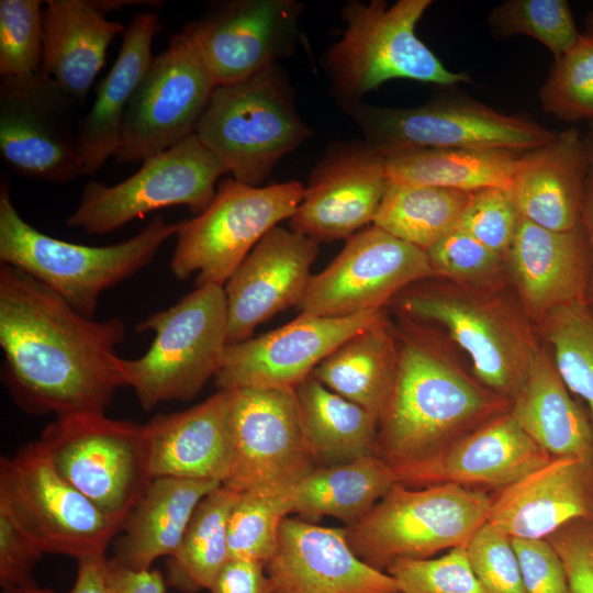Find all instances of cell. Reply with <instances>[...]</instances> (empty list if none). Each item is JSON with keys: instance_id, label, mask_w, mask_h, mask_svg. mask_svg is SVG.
I'll return each mask as SVG.
<instances>
[{"instance_id": "cell-1", "label": "cell", "mask_w": 593, "mask_h": 593, "mask_svg": "<svg viewBox=\"0 0 593 593\" xmlns=\"http://www.w3.org/2000/svg\"><path fill=\"white\" fill-rule=\"evenodd\" d=\"M119 317L96 321L24 271L0 264L2 382L31 415L104 413L126 382Z\"/></svg>"}, {"instance_id": "cell-2", "label": "cell", "mask_w": 593, "mask_h": 593, "mask_svg": "<svg viewBox=\"0 0 593 593\" xmlns=\"http://www.w3.org/2000/svg\"><path fill=\"white\" fill-rule=\"evenodd\" d=\"M511 405L425 343L409 338L398 350L394 382L379 419L377 456L393 471L419 463Z\"/></svg>"}, {"instance_id": "cell-3", "label": "cell", "mask_w": 593, "mask_h": 593, "mask_svg": "<svg viewBox=\"0 0 593 593\" xmlns=\"http://www.w3.org/2000/svg\"><path fill=\"white\" fill-rule=\"evenodd\" d=\"M180 222L156 215L136 235L109 246L61 240L25 222L0 187V264L20 269L93 318L101 294L148 266L161 246L176 236Z\"/></svg>"}, {"instance_id": "cell-4", "label": "cell", "mask_w": 593, "mask_h": 593, "mask_svg": "<svg viewBox=\"0 0 593 593\" xmlns=\"http://www.w3.org/2000/svg\"><path fill=\"white\" fill-rule=\"evenodd\" d=\"M430 0L348 2L342 10V38L326 52L323 65L332 90L343 105L391 79H412L440 86L469 82L465 72L445 67L416 36L415 26Z\"/></svg>"}, {"instance_id": "cell-5", "label": "cell", "mask_w": 593, "mask_h": 593, "mask_svg": "<svg viewBox=\"0 0 593 593\" xmlns=\"http://www.w3.org/2000/svg\"><path fill=\"white\" fill-rule=\"evenodd\" d=\"M136 329L153 332L154 340L136 359L120 357V367L142 409L190 401L214 379L227 347L224 287H195L170 307L149 315Z\"/></svg>"}, {"instance_id": "cell-6", "label": "cell", "mask_w": 593, "mask_h": 593, "mask_svg": "<svg viewBox=\"0 0 593 593\" xmlns=\"http://www.w3.org/2000/svg\"><path fill=\"white\" fill-rule=\"evenodd\" d=\"M194 134L232 178L253 187L310 135L276 65L238 82L217 86Z\"/></svg>"}, {"instance_id": "cell-7", "label": "cell", "mask_w": 593, "mask_h": 593, "mask_svg": "<svg viewBox=\"0 0 593 593\" xmlns=\"http://www.w3.org/2000/svg\"><path fill=\"white\" fill-rule=\"evenodd\" d=\"M491 495L456 484L412 489L395 482L359 522L345 527L351 550L385 571L396 559H426L467 547L488 522Z\"/></svg>"}, {"instance_id": "cell-8", "label": "cell", "mask_w": 593, "mask_h": 593, "mask_svg": "<svg viewBox=\"0 0 593 593\" xmlns=\"http://www.w3.org/2000/svg\"><path fill=\"white\" fill-rule=\"evenodd\" d=\"M38 440L60 475L121 529L153 480L144 425L75 414L55 417Z\"/></svg>"}, {"instance_id": "cell-9", "label": "cell", "mask_w": 593, "mask_h": 593, "mask_svg": "<svg viewBox=\"0 0 593 593\" xmlns=\"http://www.w3.org/2000/svg\"><path fill=\"white\" fill-rule=\"evenodd\" d=\"M381 154L416 148L505 149L526 153L551 141L556 132L523 115L501 113L469 97L441 98L413 108L345 105Z\"/></svg>"}, {"instance_id": "cell-10", "label": "cell", "mask_w": 593, "mask_h": 593, "mask_svg": "<svg viewBox=\"0 0 593 593\" xmlns=\"http://www.w3.org/2000/svg\"><path fill=\"white\" fill-rule=\"evenodd\" d=\"M0 510L44 553L77 561L105 555L120 532V526L60 475L38 439L12 457H1Z\"/></svg>"}, {"instance_id": "cell-11", "label": "cell", "mask_w": 593, "mask_h": 593, "mask_svg": "<svg viewBox=\"0 0 593 593\" xmlns=\"http://www.w3.org/2000/svg\"><path fill=\"white\" fill-rule=\"evenodd\" d=\"M299 181L253 187L222 180L212 203L180 222L170 270L178 280L195 275V287H224L232 273L275 226L291 219L303 199Z\"/></svg>"}, {"instance_id": "cell-12", "label": "cell", "mask_w": 593, "mask_h": 593, "mask_svg": "<svg viewBox=\"0 0 593 593\" xmlns=\"http://www.w3.org/2000/svg\"><path fill=\"white\" fill-rule=\"evenodd\" d=\"M225 174L221 161L192 134L148 157L134 175L114 186L87 182L66 225L103 235L174 205H184L199 215L212 203L216 182Z\"/></svg>"}, {"instance_id": "cell-13", "label": "cell", "mask_w": 593, "mask_h": 593, "mask_svg": "<svg viewBox=\"0 0 593 593\" xmlns=\"http://www.w3.org/2000/svg\"><path fill=\"white\" fill-rule=\"evenodd\" d=\"M231 391L232 465L222 484L235 492L290 493L317 465L294 389Z\"/></svg>"}, {"instance_id": "cell-14", "label": "cell", "mask_w": 593, "mask_h": 593, "mask_svg": "<svg viewBox=\"0 0 593 593\" xmlns=\"http://www.w3.org/2000/svg\"><path fill=\"white\" fill-rule=\"evenodd\" d=\"M215 87L193 41L175 34L128 104L115 159L144 161L194 134Z\"/></svg>"}, {"instance_id": "cell-15", "label": "cell", "mask_w": 593, "mask_h": 593, "mask_svg": "<svg viewBox=\"0 0 593 593\" xmlns=\"http://www.w3.org/2000/svg\"><path fill=\"white\" fill-rule=\"evenodd\" d=\"M76 102L42 71L0 77V156L14 174L68 183L82 176Z\"/></svg>"}, {"instance_id": "cell-16", "label": "cell", "mask_w": 593, "mask_h": 593, "mask_svg": "<svg viewBox=\"0 0 593 593\" xmlns=\"http://www.w3.org/2000/svg\"><path fill=\"white\" fill-rule=\"evenodd\" d=\"M434 276L425 250L371 224L311 276L298 309L328 317L380 311L409 286Z\"/></svg>"}, {"instance_id": "cell-17", "label": "cell", "mask_w": 593, "mask_h": 593, "mask_svg": "<svg viewBox=\"0 0 593 593\" xmlns=\"http://www.w3.org/2000/svg\"><path fill=\"white\" fill-rule=\"evenodd\" d=\"M398 295L405 315L443 325L469 355L479 380L512 402L537 348L510 314L479 296L452 290L404 289Z\"/></svg>"}, {"instance_id": "cell-18", "label": "cell", "mask_w": 593, "mask_h": 593, "mask_svg": "<svg viewBox=\"0 0 593 593\" xmlns=\"http://www.w3.org/2000/svg\"><path fill=\"white\" fill-rule=\"evenodd\" d=\"M303 4L294 0H230L212 4L184 32L215 86L245 80L294 47Z\"/></svg>"}, {"instance_id": "cell-19", "label": "cell", "mask_w": 593, "mask_h": 593, "mask_svg": "<svg viewBox=\"0 0 593 593\" xmlns=\"http://www.w3.org/2000/svg\"><path fill=\"white\" fill-rule=\"evenodd\" d=\"M383 320V310L344 317L300 313L271 332L227 345L214 383L217 390L294 389L339 345Z\"/></svg>"}, {"instance_id": "cell-20", "label": "cell", "mask_w": 593, "mask_h": 593, "mask_svg": "<svg viewBox=\"0 0 593 593\" xmlns=\"http://www.w3.org/2000/svg\"><path fill=\"white\" fill-rule=\"evenodd\" d=\"M318 242L282 226L271 228L224 284L227 345L253 337L269 318L299 306Z\"/></svg>"}, {"instance_id": "cell-21", "label": "cell", "mask_w": 593, "mask_h": 593, "mask_svg": "<svg viewBox=\"0 0 593 593\" xmlns=\"http://www.w3.org/2000/svg\"><path fill=\"white\" fill-rule=\"evenodd\" d=\"M388 184L381 154L366 143L342 145L312 172L291 227L316 242L348 239L373 223Z\"/></svg>"}, {"instance_id": "cell-22", "label": "cell", "mask_w": 593, "mask_h": 593, "mask_svg": "<svg viewBox=\"0 0 593 593\" xmlns=\"http://www.w3.org/2000/svg\"><path fill=\"white\" fill-rule=\"evenodd\" d=\"M270 593H400L394 579L362 561L345 528L286 517L265 566Z\"/></svg>"}, {"instance_id": "cell-23", "label": "cell", "mask_w": 593, "mask_h": 593, "mask_svg": "<svg viewBox=\"0 0 593 593\" xmlns=\"http://www.w3.org/2000/svg\"><path fill=\"white\" fill-rule=\"evenodd\" d=\"M550 458L508 411L462 436L429 459L393 472L398 483L412 489L456 484L499 491Z\"/></svg>"}, {"instance_id": "cell-24", "label": "cell", "mask_w": 593, "mask_h": 593, "mask_svg": "<svg viewBox=\"0 0 593 593\" xmlns=\"http://www.w3.org/2000/svg\"><path fill=\"white\" fill-rule=\"evenodd\" d=\"M575 519L593 521V462L551 457L491 495L488 523L511 538L547 539Z\"/></svg>"}, {"instance_id": "cell-25", "label": "cell", "mask_w": 593, "mask_h": 593, "mask_svg": "<svg viewBox=\"0 0 593 593\" xmlns=\"http://www.w3.org/2000/svg\"><path fill=\"white\" fill-rule=\"evenodd\" d=\"M155 0H48L43 9L42 72L77 104H83L103 67L107 51L125 26L107 19L113 10Z\"/></svg>"}, {"instance_id": "cell-26", "label": "cell", "mask_w": 593, "mask_h": 593, "mask_svg": "<svg viewBox=\"0 0 593 593\" xmlns=\"http://www.w3.org/2000/svg\"><path fill=\"white\" fill-rule=\"evenodd\" d=\"M154 478L227 480L232 465L231 391L144 424Z\"/></svg>"}, {"instance_id": "cell-27", "label": "cell", "mask_w": 593, "mask_h": 593, "mask_svg": "<svg viewBox=\"0 0 593 593\" xmlns=\"http://www.w3.org/2000/svg\"><path fill=\"white\" fill-rule=\"evenodd\" d=\"M588 168L586 139L575 127L524 153L510 189L519 216L555 232L580 226Z\"/></svg>"}, {"instance_id": "cell-28", "label": "cell", "mask_w": 593, "mask_h": 593, "mask_svg": "<svg viewBox=\"0 0 593 593\" xmlns=\"http://www.w3.org/2000/svg\"><path fill=\"white\" fill-rule=\"evenodd\" d=\"M521 296L535 315L585 300L590 251L582 226L555 232L521 217L506 255Z\"/></svg>"}, {"instance_id": "cell-29", "label": "cell", "mask_w": 593, "mask_h": 593, "mask_svg": "<svg viewBox=\"0 0 593 593\" xmlns=\"http://www.w3.org/2000/svg\"><path fill=\"white\" fill-rule=\"evenodd\" d=\"M160 30L159 16L150 10L136 13L125 26L116 59L99 82L91 109L79 120L82 176L94 175L115 156L126 110L154 57L152 47Z\"/></svg>"}, {"instance_id": "cell-30", "label": "cell", "mask_w": 593, "mask_h": 593, "mask_svg": "<svg viewBox=\"0 0 593 593\" xmlns=\"http://www.w3.org/2000/svg\"><path fill=\"white\" fill-rule=\"evenodd\" d=\"M221 485L213 480L154 478L123 522L110 558L133 571L152 570L158 558L176 552L199 503Z\"/></svg>"}, {"instance_id": "cell-31", "label": "cell", "mask_w": 593, "mask_h": 593, "mask_svg": "<svg viewBox=\"0 0 593 593\" xmlns=\"http://www.w3.org/2000/svg\"><path fill=\"white\" fill-rule=\"evenodd\" d=\"M510 412L549 456L593 462V424L571 398L553 360L544 350L537 348Z\"/></svg>"}, {"instance_id": "cell-32", "label": "cell", "mask_w": 593, "mask_h": 593, "mask_svg": "<svg viewBox=\"0 0 593 593\" xmlns=\"http://www.w3.org/2000/svg\"><path fill=\"white\" fill-rule=\"evenodd\" d=\"M396 482L378 456L316 467L291 491L292 513L309 523L332 516L351 526L365 517Z\"/></svg>"}, {"instance_id": "cell-33", "label": "cell", "mask_w": 593, "mask_h": 593, "mask_svg": "<svg viewBox=\"0 0 593 593\" xmlns=\"http://www.w3.org/2000/svg\"><path fill=\"white\" fill-rule=\"evenodd\" d=\"M505 149L416 148L384 156L389 182L474 192L508 190L521 156Z\"/></svg>"}, {"instance_id": "cell-34", "label": "cell", "mask_w": 593, "mask_h": 593, "mask_svg": "<svg viewBox=\"0 0 593 593\" xmlns=\"http://www.w3.org/2000/svg\"><path fill=\"white\" fill-rule=\"evenodd\" d=\"M306 441L328 466L377 456L379 421L309 376L295 388Z\"/></svg>"}, {"instance_id": "cell-35", "label": "cell", "mask_w": 593, "mask_h": 593, "mask_svg": "<svg viewBox=\"0 0 593 593\" xmlns=\"http://www.w3.org/2000/svg\"><path fill=\"white\" fill-rule=\"evenodd\" d=\"M396 365L398 350L383 320L339 345L311 376L379 421L394 382Z\"/></svg>"}, {"instance_id": "cell-36", "label": "cell", "mask_w": 593, "mask_h": 593, "mask_svg": "<svg viewBox=\"0 0 593 593\" xmlns=\"http://www.w3.org/2000/svg\"><path fill=\"white\" fill-rule=\"evenodd\" d=\"M237 494L221 485L202 499L178 549L167 561V586L182 593L210 591L230 560L227 519Z\"/></svg>"}, {"instance_id": "cell-37", "label": "cell", "mask_w": 593, "mask_h": 593, "mask_svg": "<svg viewBox=\"0 0 593 593\" xmlns=\"http://www.w3.org/2000/svg\"><path fill=\"white\" fill-rule=\"evenodd\" d=\"M470 195L441 187L389 182L372 224L427 250L454 230Z\"/></svg>"}, {"instance_id": "cell-38", "label": "cell", "mask_w": 593, "mask_h": 593, "mask_svg": "<svg viewBox=\"0 0 593 593\" xmlns=\"http://www.w3.org/2000/svg\"><path fill=\"white\" fill-rule=\"evenodd\" d=\"M545 334L560 377L585 402L593 424V304L585 299L551 310Z\"/></svg>"}, {"instance_id": "cell-39", "label": "cell", "mask_w": 593, "mask_h": 593, "mask_svg": "<svg viewBox=\"0 0 593 593\" xmlns=\"http://www.w3.org/2000/svg\"><path fill=\"white\" fill-rule=\"evenodd\" d=\"M290 493L246 491L237 494L227 519L230 559L266 566L276 550L280 525L292 513Z\"/></svg>"}, {"instance_id": "cell-40", "label": "cell", "mask_w": 593, "mask_h": 593, "mask_svg": "<svg viewBox=\"0 0 593 593\" xmlns=\"http://www.w3.org/2000/svg\"><path fill=\"white\" fill-rule=\"evenodd\" d=\"M489 23L501 36L527 35L537 40L555 60L582 36L566 0H508L490 12Z\"/></svg>"}, {"instance_id": "cell-41", "label": "cell", "mask_w": 593, "mask_h": 593, "mask_svg": "<svg viewBox=\"0 0 593 593\" xmlns=\"http://www.w3.org/2000/svg\"><path fill=\"white\" fill-rule=\"evenodd\" d=\"M539 99L544 111L558 120L593 122V37L580 41L555 60Z\"/></svg>"}, {"instance_id": "cell-42", "label": "cell", "mask_w": 593, "mask_h": 593, "mask_svg": "<svg viewBox=\"0 0 593 593\" xmlns=\"http://www.w3.org/2000/svg\"><path fill=\"white\" fill-rule=\"evenodd\" d=\"M43 1H0V77L25 78L42 70Z\"/></svg>"}, {"instance_id": "cell-43", "label": "cell", "mask_w": 593, "mask_h": 593, "mask_svg": "<svg viewBox=\"0 0 593 593\" xmlns=\"http://www.w3.org/2000/svg\"><path fill=\"white\" fill-rule=\"evenodd\" d=\"M385 572L400 593H485L466 547L452 548L436 559H396Z\"/></svg>"}, {"instance_id": "cell-44", "label": "cell", "mask_w": 593, "mask_h": 593, "mask_svg": "<svg viewBox=\"0 0 593 593\" xmlns=\"http://www.w3.org/2000/svg\"><path fill=\"white\" fill-rule=\"evenodd\" d=\"M518 221L519 214L510 191L501 188H485L471 192L455 227L506 257Z\"/></svg>"}, {"instance_id": "cell-45", "label": "cell", "mask_w": 593, "mask_h": 593, "mask_svg": "<svg viewBox=\"0 0 593 593\" xmlns=\"http://www.w3.org/2000/svg\"><path fill=\"white\" fill-rule=\"evenodd\" d=\"M466 548L485 593H526L512 538L505 533L486 522Z\"/></svg>"}, {"instance_id": "cell-46", "label": "cell", "mask_w": 593, "mask_h": 593, "mask_svg": "<svg viewBox=\"0 0 593 593\" xmlns=\"http://www.w3.org/2000/svg\"><path fill=\"white\" fill-rule=\"evenodd\" d=\"M426 251L435 275L475 280L501 268L504 257L454 227Z\"/></svg>"}, {"instance_id": "cell-47", "label": "cell", "mask_w": 593, "mask_h": 593, "mask_svg": "<svg viewBox=\"0 0 593 593\" xmlns=\"http://www.w3.org/2000/svg\"><path fill=\"white\" fill-rule=\"evenodd\" d=\"M526 593H570L564 564L547 539L512 538Z\"/></svg>"}, {"instance_id": "cell-48", "label": "cell", "mask_w": 593, "mask_h": 593, "mask_svg": "<svg viewBox=\"0 0 593 593\" xmlns=\"http://www.w3.org/2000/svg\"><path fill=\"white\" fill-rule=\"evenodd\" d=\"M547 540L564 564L570 593H593V521H572Z\"/></svg>"}, {"instance_id": "cell-49", "label": "cell", "mask_w": 593, "mask_h": 593, "mask_svg": "<svg viewBox=\"0 0 593 593\" xmlns=\"http://www.w3.org/2000/svg\"><path fill=\"white\" fill-rule=\"evenodd\" d=\"M43 553L34 540L3 510H0L1 588L37 585L33 571Z\"/></svg>"}, {"instance_id": "cell-50", "label": "cell", "mask_w": 593, "mask_h": 593, "mask_svg": "<svg viewBox=\"0 0 593 593\" xmlns=\"http://www.w3.org/2000/svg\"><path fill=\"white\" fill-rule=\"evenodd\" d=\"M210 591L211 593H270L265 564L230 559Z\"/></svg>"}, {"instance_id": "cell-51", "label": "cell", "mask_w": 593, "mask_h": 593, "mask_svg": "<svg viewBox=\"0 0 593 593\" xmlns=\"http://www.w3.org/2000/svg\"><path fill=\"white\" fill-rule=\"evenodd\" d=\"M105 573L113 593H166L167 583L158 570L133 571L107 557Z\"/></svg>"}, {"instance_id": "cell-52", "label": "cell", "mask_w": 593, "mask_h": 593, "mask_svg": "<svg viewBox=\"0 0 593 593\" xmlns=\"http://www.w3.org/2000/svg\"><path fill=\"white\" fill-rule=\"evenodd\" d=\"M105 555L78 560L77 575L69 593H113L105 573Z\"/></svg>"}, {"instance_id": "cell-53", "label": "cell", "mask_w": 593, "mask_h": 593, "mask_svg": "<svg viewBox=\"0 0 593 593\" xmlns=\"http://www.w3.org/2000/svg\"><path fill=\"white\" fill-rule=\"evenodd\" d=\"M589 153V168L585 179L581 223L584 228L590 251V277L586 301L593 304V138L585 137Z\"/></svg>"}, {"instance_id": "cell-54", "label": "cell", "mask_w": 593, "mask_h": 593, "mask_svg": "<svg viewBox=\"0 0 593 593\" xmlns=\"http://www.w3.org/2000/svg\"><path fill=\"white\" fill-rule=\"evenodd\" d=\"M1 593H58L48 588H40L38 585L25 588H7L2 589Z\"/></svg>"}, {"instance_id": "cell-55", "label": "cell", "mask_w": 593, "mask_h": 593, "mask_svg": "<svg viewBox=\"0 0 593 593\" xmlns=\"http://www.w3.org/2000/svg\"><path fill=\"white\" fill-rule=\"evenodd\" d=\"M583 34L593 37V10L590 11L588 14L585 22V32Z\"/></svg>"}, {"instance_id": "cell-56", "label": "cell", "mask_w": 593, "mask_h": 593, "mask_svg": "<svg viewBox=\"0 0 593 593\" xmlns=\"http://www.w3.org/2000/svg\"><path fill=\"white\" fill-rule=\"evenodd\" d=\"M590 136L593 138V122H591V134Z\"/></svg>"}]
</instances>
